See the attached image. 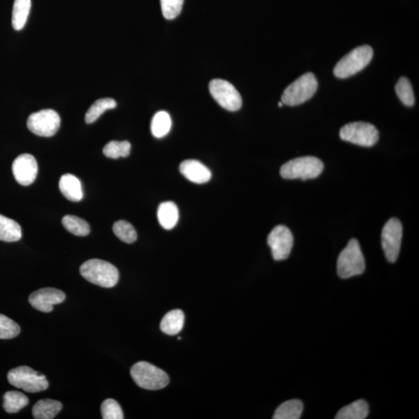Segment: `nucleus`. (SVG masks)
<instances>
[{
    "label": "nucleus",
    "mask_w": 419,
    "mask_h": 419,
    "mask_svg": "<svg viewBox=\"0 0 419 419\" xmlns=\"http://www.w3.org/2000/svg\"><path fill=\"white\" fill-rule=\"evenodd\" d=\"M66 299V294L56 288H43L33 292L29 297V302L34 309L41 312L53 311L54 305L61 304Z\"/></svg>",
    "instance_id": "4468645a"
},
{
    "label": "nucleus",
    "mask_w": 419,
    "mask_h": 419,
    "mask_svg": "<svg viewBox=\"0 0 419 419\" xmlns=\"http://www.w3.org/2000/svg\"><path fill=\"white\" fill-rule=\"evenodd\" d=\"M117 102L112 98H104L97 100L86 112L85 121L87 123L95 122L105 111L115 109Z\"/></svg>",
    "instance_id": "a878e982"
},
{
    "label": "nucleus",
    "mask_w": 419,
    "mask_h": 419,
    "mask_svg": "<svg viewBox=\"0 0 419 419\" xmlns=\"http://www.w3.org/2000/svg\"><path fill=\"white\" fill-rule=\"evenodd\" d=\"M180 171L188 180L194 184H206L211 178V170L204 164L194 159H188L182 162L180 166Z\"/></svg>",
    "instance_id": "2eb2a0df"
},
{
    "label": "nucleus",
    "mask_w": 419,
    "mask_h": 419,
    "mask_svg": "<svg viewBox=\"0 0 419 419\" xmlns=\"http://www.w3.org/2000/svg\"><path fill=\"white\" fill-rule=\"evenodd\" d=\"M132 145L127 141H112L104 147V154L110 158H125L131 152Z\"/></svg>",
    "instance_id": "cd10ccee"
},
{
    "label": "nucleus",
    "mask_w": 419,
    "mask_h": 419,
    "mask_svg": "<svg viewBox=\"0 0 419 419\" xmlns=\"http://www.w3.org/2000/svg\"><path fill=\"white\" fill-rule=\"evenodd\" d=\"M366 268L365 259L358 241L352 239L340 253L337 272L340 278L348 279L362 274Z\"/></svg>",
    "instance_id": "39448f33"
},
{
    "label": "nucleus",
    "mask_w": 419,
    "mask_h": 419,
    "mask_svg": "<svg viewBox=\"0 0 419 419\" xmlns=\"http://www.w3.org/2000/svg\"><path fill=\"white\" fill-rule=\"evenodd\" d=\"M369 415V406L364 400H358L340 409L336 419H364Z\"/></svg>",
    "instance_id": "4be33fe9"
},
{
    "label": "nucleus",
    "mask_w": 419,
    "mask_h": 419,
    "mask_svg": "<svg viewBox=\"0 0 419 419\" xmlns=\"http://www.w3.org/2000/svg\"><path fill=\"white\" fill-rule=\"evenodd\" d=\"M8 379L11 385L29 393L44 392L49 388L46 376L27 366L10 370Z\"/></svg>",
    "instance_id": "423d86ee"
},
{
    "label": "nucleus",
    "mask_w": 419,
    "mask_h": 419,
    "mask_svg": "<svg viewBox=\"0 0 419 419\" xmlns=\"http://www.w3.org/2000/svg\"><path fill=\"white\" fill-rule=\"evenodd\" d=\"M172 127V121L169 115L166 111H159L152 118L151 123V131L153 136L161 139L170 131Z\"/></svg>",
    "instance_id": "b1692460"
},
{
    "label": "nucleus",
    "mask_w": 419,
    "mask_h": 419,
    "mask_svg": "<svg viewBox=\"0 0 419 419\" xmlns=\"http://www.w3.org/2000/svg\"><path fill=\"white\" fill-rule=\"evenodd\" d=\"M29 403L25 394L19 392H8L3 396V409L9 414L19 412Z\"/></svg>",
    "instance_id": "393cba45"
},
{
    "label": "nucleus",
    "mask_w": 419,
    "mask_h": 419,
    "mask_svg": "<svg viewBox=\"0 0 419 419\" xmlns=\"http://www.w3.org/2000/svg\"><path fill=\"white\" fill-rule=\"evenodd\" d=\"M104 419H123V414L121 406L114 399L105 400L101 405Z\"/></svg>",
    "instance_id": "473e14b6"
},
{
    "label": "nucleus",
    "mask_w": 419,
    "mask_h": 419,
    "mask_svg": "<svg viewBox=\"0 0 419 419\" xmlns=\"http://www.w3.org/2000/svg\"><path fill=\"white\" fill-rule=\"evenodd\" d=\"M324 169V164L320 158L305 156L292 159L280 169L283 178L287 180L300 179L302 180L315 179Z\"/></svg>",
    "instance_id": "20e7f679"
},
{
    "label": "nucleus",
    "mask_w": 419,
    "mask_h": 419,
    "mask_svg": "<svg viewBox=\"0 0 419 419\" xmlns=\"http://www.w3.org/2000/svg\"><path fill=\"white\" fill-rule=\"evenodd\" d=\"M22 237V229L19 223L0 215V241L14 243Z\"/></svg>",
    "instance_id": "aec40b11"
},
{
    "label": "nucleus",
    "mask_w": 419,
    "mask_h": 419,
    "mask_svg": "<svg viewBox=\"0 0 419 419\" xmlns=\"http://www.w3.org/2000/svg\"><path fill=\"white\" fill-rule=\"evenodd\" d=\"M62 224L64 228L70 233L76 236H86L91 232L88 224L79 217L66 215L62 218Z\"/></svg>",
    "instance_id": "bb28decb"
},
{
    "label": "nucleus",
    "mask_w": 419,
    "mask_h": 419,
    "mask_svg": "<svg viewBox=\"0 0 419 419\" xmlns=\"http://www.w3.org/2000/svg\"><path fill=\"white\" fill-rule=\"evenodd\" d=\"M211 96L222 108L229 110H239L243 105V99L236 88L229 82L215 79L210 82Z\"/></svg>",
    "instance_id": "9d476101"
},
{
    "label": "nucleus",
    "mask_w": 419,
    "mask_h": 419,
    "mask_svg": "<svg viewBox=\"0 0 419 419\" xmlns=\"http://www.w3.org/2000/svg\"><path fill=\"white\" fill-rule=\"evenodd\" d=\"M403 226L397 218H391L381 234V243L383 252L389 262L397 261L400 250L401 239H403Z\"/></svg>",
    "instance_id": "9b49d317"
},
{
    "label": "nucleus",
    "mask_w": 419,
    "mask_h": 419,
    "mask_svg": "<svg viewBox=\"0 0 419 419\" xmlns=\"http://www.w3.org/2000/svg\"><path fill=\"white\" fill-rule=\"evenodd\" d=\"M80 271L87 281L105 288L115 287L119 280V272L115 265L101 259H90L81 265Z\"/></svg>",
    "instance_id": "f257e3e1"
},
{
    "label": "nucleus",
    "mask_w": 419,
    "mask_h": 419,
    "mask_svg": "<svg viewBox=\"0 0 419 419\" xmlns=\"http://www.w3.org/2000/svg\"><path fill=\"white\" fill-rule=\"evenodd\" d=\"M304 405L300 400H290L277 408L274 419H299L302 416Z\"/></svg>",
    "instance_id": "5701e85b"
},
{
    "label": "nucleus",
    "mask_w": 419,
    "mask_h": 419,
    "mask_svg": "<svg viewBox=\"0 0 419 419\" xmlns=\"http://www.w3.org/2000/svg\"><path fill=\"white\" fill-rule=\"evenodd\" d=\"M267 243L276 261H285L290 256L294 245V237L288 228L275 227L268 236Z\"/></svg>",
    "instance_id": "f8f14e48"
},
{
    "label": "nucleus",
    "mask_w": 419,
    "mask_h": 419,
    "mask_svg": "<svg viewBox=\"0 0 419 419\" xmlns=\"http://www.w3.org/2000/svg\"><path fill=\"white\" fill-rule=\"evenodd\" d=\"M62 409V404L52 399H43L34 405L32 414L36 419L54 418Z\"/></svg>",
    "instance_id": "6ab92c4d"
},
{
    "label": "nucleus",
    "mask_w": 419,
    "mask_h": 419,
    "mask_svg": "<svg viewBox=\"0 0 419 419\" xmlns=\"http://www.w3.org/2000/svg\"><path fill=\"white\" fill-rule=\"evenodd\" d=\"M160 2L165 19L173 20L181 13L184 0H160Z\"/></svg>",
    "instance_id": "2f4dec72"
},
{
    "label": "nucleus",
    "mask_w": 419,
    "mask_h": 419,
    "mask_svg": "<svg viewBox=\"0 0 419 419\" xmlns=\"http://www.w3.org/2000/svg\"><path fill=\"white\" fill-rule=\"evenodd\" d=\"M158 219L164 229H173L179 220V210L176 204L167 202L159 205Z\"/></svg>",
    "instance_id": "a211bd4d"
},
{
    "label": "nucleus",
    "mask_w": 419,
    "mask_h": 419,
    "mask_svg": "<svg viewBox=\"0 0 419 419\" xmlns=\"http://www.w3.org/2000/svg\"><path fill=\"white\" fill-rule=\"evenodd\" d=\"M339 134L342 140L364 147L373 146L379 139V132L376 127L365 122L348 123L341 128Z\"/></svg>",
    "instance_id": "6e6552de"
},
{
    "label": "nucleus",
    "mask_w": 419,
    "mask_h": 419,
    "mask_svg": "<svg viewBox=\"0 0 419 419\" xmlns=\"http://www.w3.org/2000/svg\"><path fill=\"white\" fill-rule=\"evenodd\" d=\"M61 119L56 111L47 109L34 113L28 117L27 126L29 131L40 137L49 138L60 128Z\"/></svg>",
    "instance_id": "1a4fd4ad"
},
{
    "label": "nucleus",
    "mask_w": 419,
    "mask_h": 419,
    "mask_svg": "<svg viewBox=\"0 0 419 419\" xmlns=\"http://www.w3.org/2000/svg\"><path fill=\"white\" fill-rule=\"evenodd\" d=\"M318 81L314 74L306 73L286 88L281 99L283 104L298 106L308 101L317 91Z\"/></svg>",
    "instance_id": "0eeeda50"
},
{
    "label": "nucleus",
    "mask_w": 419,
    "mask_h": 419,
    "mask_svg": "<svg viewBox=\"0 0 419 419\" xmlns=\"http://www.w3.org/2000/svg\"><path fill=\"white\" fill-rule=\"evenodd\" d=\"M395 91L400 101L407 107H411L415 104L414 92H413L412 86L408 79L401 77L395 86Z\"/></svg>",
    "instance_id": "c756f323"
},
{
    "label": "nucleus",
    "mask_w": 419,
    "mask_h": 419,
    "mask_svg": "<svg viewBox=\"0 0 419 419\" xmlns=\"http://www.w3.org/2000/svg\"><path fill=\"white\" fill-rule=\"evenodd\" d=\"M113 231L117 237L123 243H134L137 240L138 235L132 224L126 221H118L115 223Z\"/></svg>",
    "instance_id": "c85d7f7f"
},
{
    "label": "nucleus",
    "mask_w": 419,
    "mask_h": 419,
    "mask_svg": "<svg viewBox=\"0 0 419 419\" xmlns=\"http://www.w3.org/2000/svg\"><path fill=\"white\" fill-rule=\"evenodd\" d=\"M184 313L178 309L173 310L163 317L160 328L165 334L176 335L179 334L184 328Z\"/></svg>",
    "instance_id": "f3484780"
},
{
    "label": "nucleus",
    "mask_w": 419,
    "mask_h": 419,
    "mask_svg": "<svg viewBox=\"0 0 419 419\" xmlns=\"http://www.w3.org/2000/svg\"><path fill=\"white\" fill-rule=\"evenodd\" d=\"M131 375L135 383L146 390H160L169 383L166 372L145 361L135 363L131 369Z\"/></svg>",
    "instance_id": "f03ea898"
},
{
    "label": "nucleus",
    "mask_w": 419,
    "mask_h": 419,
    "mask_svg": "<svg viewBox=\"0 0 419 419\" xmlns=\"http://www.w3.org/2000/svg\"><path fill=\"white\" fill-rule=\"evenodd\" d=\"M21 328L10 318L0 314V339H10L16 337Z\"/></svg>",
    "instance_id": "7c9ffc66"
},
{
    "label": "nucleus",
    "mask_w": 419,
    "mask_h": 419,
    "mask_svg": "<svg viewBox=\"0 0 419 419\" xmlns=\"http://www.w3.org/2000/svg\"><path fill=\"white\" fill-rule=\"evenodd\" d=\"M374 56V51L369 45L357 47L342 58L334 69L336 77L345 79L361 72L368 66Z\"/></svg>",
    "instance_id": "7ed1b4c3"
},
{
    "label": "nucleus",
    "mask_w": 419,
    "mask_h": 419,
    "mask_svg": "<svg viewBox=\"0 0 419 419\" xmlns=\"http://www.w3.org/2000/svg\"><path fill=\"white\" fill-rule=\"evenodd\" d=\"M283 105L285 104H283L282 101L278 104L280 108H282Z\"/></svg>",
    "instance_id": "72a5a7b5"
},
{
    "label": "nucleus",
    "mask_w": 419,
    "mask_h": 419,
    "mask_svg": "<svg viewBox=\"0 0 419 419\" xmlns=\"http://www.w3.org/2000/svg\"><path fill=\"white\" fill-rule=\"evenodd\" d=\"M59 189L63 196L70 202H80L84 198L81 182L74 175H63L59 180Z\"/></svg>",
    "instance_id": "dca6fc26"
},
{
    "label": "nucleus",
    "mask_w": 419,
    "mask_h": 419,
    "mask_svg": "<svg viewBox=\"0 0 419 419\" xmlns=\"http://www.w3.org/2000/svg\"><path fill=\"white\" fill-rule=\"evenodd\" d=\"M15 180L22 186H29L36 180L38 167L36 159L31 154L17 157L12 166Z\"/></svg>",
    "instance_id": "ddd939ff"
},
{
    "label": "nucleus",
    "mask_w": 419,
    "mask_h": 419,
    "mask_svg": "<svg viewBox=\"0 0 419 419\" xmlns=\"http://www.w3.org/2000/svg\"><path fill=\"white\" fill-rule=\"evenodd\" d=\"M31 8L32 0H15L12 14V25L16 31H21L25 27Z\"/></svg>",
    "instance_id": "412c9836"
}]
</instances>
